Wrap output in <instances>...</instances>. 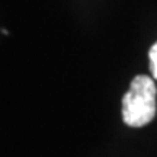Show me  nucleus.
Instances as JSON below:
<instances>
[{
    "label": "nucleus",
    "mask_w": 157,
    "mask_h": 157,
    "mask_svg": "<svg viewBox=\"0 0 157 157\" xmlns=\"http://www.w3.org/2000/svg\"><path fill=\"white\" fill-rule=\"evenodd\" d=\"M157 89L151 77L140 74L132 78L128 92L122 98V118L129 127H143L156 115Z\"/></svg>",
    "instance_id": "obj_1"
},
{
    "label": "nucleus",
    "mask_w": 157,
    "mask_h": 157,
    "mask_svg": "<svg viewBox=\"0 0 157 157\" xmlns=\"http://www.w3.org/2000/svg\"><path fill=\"white\" fill-rule=\"evenodd\" d=\"M148 58H150V70H151V74H153V77L157 80V42L150 48Z\"/></svg>",
    "instance_id": "obj_2"
}]
</instances>
